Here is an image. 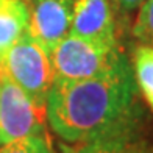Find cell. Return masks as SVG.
Instances as JSON below:
<instances>
[{
  "label": "cell",
  "instance_id": "30bf717a",
  "mask_svg": "<svg viewBox=\"0 0 153 153\" xmlns=\"http://www.w3.org/2000/svg\"><path fill=\"white\" fill-rule=\"evenodd\" d=\"M0 153H53L48 134L27 136L0 145Z\"/></svg>",
  "mask_w": 153,
  "mask_h": 153
},
{
  "label": "cell",
  "instance_id": "277c9868",
  "mask_svg": "<svg viewBox=\"0 0 153 153\" xmlns=\"http://www.w3.org/2000/svg\"><path fill=\"white\" fill-rule=\"evenodd\" d=\"M45 108L34 103L0 69V145L47 134Z\"/></svg>",
  "mask_w": 153,
  "mask_h": 153
},
{
  "label": "cell",
  "instance_id": "3957f363",
  "mask_svg": "<svg viewBox=\"0 0 153 153\" xmlns=\"http://www.w3.org/2000/svg\"><path fill=\"white\" fill-rule=\"evenodd\" d=\"M0 69L38 106L45 108L47 94L55 81L53 66L50 55L27 31L0 59Z\"/></svg>",
  "mask_w": 153,
  "mask_h": 153
},
{
  "label": "cell",
  "instance_id": "7a4b0ae2",
  "mask_svg": "<svg viewBox=\"0 0 153 153\" xmlns=\"http://www.w3.org/2000/svg\"><path fill=\"white\" fill-rule=\"evenodd\" d=\"M55 78L89 80L108 75L128 58L117 44H105L69 34L50 52Z\"/></svg>",
  "mask_w": 153,
  "mask_h": 153
},
{
  "label": "cell",
  "instance_id": "8fae6325",
  "mask_svg": "<svg viewBox=\"0 0 153 153\" xmlns=\"http://www.w3.org/2000/svg\"><path fill=\"white\" fill-rule=\"evenodd\" d=\"M131 33L141 44L153 47V0H145L139 6Z\"/></svg>",
  "mask_w": 153,
  "mask_h": 153
},
{
  "label": "cell",
  "instance_id": "4fadbf2b",
  "mask_svg": "<svg viewBox=\"0 0 153 153\" xmlns=\"http://www.w3.org/2000/svg\"><path fill=\"white\" fill-rule=\"evenodd\" d=\"M145 153H153V150H145Z\"/></svg>",
  "mask_w": 153,
  "mask_h": 153
},
{
  "label": "cell",
  "instance_id": "5b68a950",
  "mask_svg": "<svg viewBox=\"0 0 153 153\" xmlns=\"http://www.w3.org/2000/svg\"><path fill=\"white\" fill-rule=\"evenodd\" d=\"M28 10L27 34L50 55L69 36L74 17V0H25Z\"/></svg>",
  "mask_w": 153,
  "mask_h": 153
},
{
  "label": "cell",
  "instance_id": "7c38bea8",
  "mask_svg": "<svg viewBox=\"0 0 153 153\" xmlns=\"http://www.w3.org/2000/svg\"><path fill=\"white\" fill-rule=\"evenodd\" d=\"M145 0H109L111 8H113L114 14L119 13V14H130V13H134L139 10Z\"/></svg>",
  "mask_w": 153,
  "mask_h": 153
},
{
  "label": "cell",
  "instance_id": "9c48e42d",
  "mask_svg": "<svg viewBox=\"0 0 153 153\" xmlns=\"http://www.w3.org/2000/svg\"><path fill=\"white\" fill-rule=\"evenodd\" d=\"M131 64L137 91L153 111V47L139 44L131 55Z\"/></svg>",
  "mask_w": 153,
  "mask_h": 153
},
{
  "label": "cell",
  "instance_id": "6da1fadb",
  "mask_svg": "<svg viewBox=\"0 0 153 153\" xmlns=\"http://www.w3.org/2000/svg\"><path fill=\"white\" fill-rule=\"evenodd\" d=\"M137 92L130 61L97 78H55L45 100V119L64 142L94 141L141 125Z\"/></svg>",
  "mask_w": 153,
  "mask_h": 153
},
{
  "label": "cell",
  "instance_id": "ba28073f",
  "mask_svg": "<svg viewBox=\"0 0 153 153\" xmlns=\"http://www.w3.org/2000/svg\"><path fill=\"white\" fill-rule=\"evenodd\" d=\"M27 24L25 0H0V59L27 31Z\"/></svg>",
  "mask_w": 153,
  "mask_h": 153
},
{
  "label": "cell",
  "instance_id": "52a82bcc",
  "mask_svg": "<svg viewBox=\"0 0 153 153\" xmlns=\"http://www.w3.org/2000/svg\"><path fill=\"white\" fill-rule=\"evenodd\" d=\"M139 127L103 136L94 141L76 144L67 153H145Z\"/></svg>",
  "mask_w": 153,
  "mask_h": 153
},
{
  "label": "cell",
  "instance_id": "8992f818",
  "mask_svg": "<svg viewBox=\"0 0 153 153\" xmlns=\"http://www.w3.org/2000/svg\"><path fill=\"white\" fill-rule=\"evenodd\" d=\"M116 14L109 0H74L71 33L91 41L117 44Z\"/></svg>",
  "mask_w": 153,
  "mask_h": 153
}]
</instances>
